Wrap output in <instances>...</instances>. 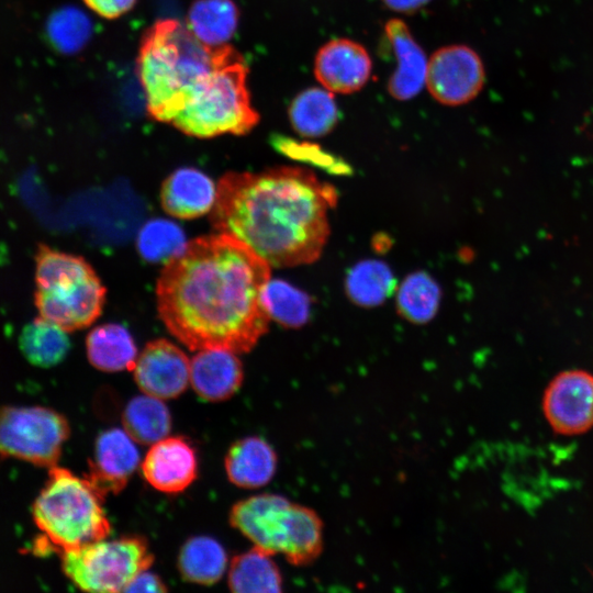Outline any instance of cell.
Returning <instances> with one entry per match:
<instances>
[{
	"instance_id": "836d02e7",
	"label": "cell",
	"mask_w": 593,
	"mask_h": 593,
	"mask_svg": "<svg viewBox=\"0 0 593 593\" xmlns=\"http://www.w3.org/2000/svg\"><path fill=\"white\" fill-rule=\"evenodd\" d=\"M168 591L164 581L148 569L139 572L124 589L123 592H166Z\"/></svg>"
},
{
	"instance_id": "e0dca14e",
	"label": "cell",
	"mask_w": 593,
	"mask_h": 593,
	"mask_svg": "<svg viewBox=\"0 0 593 593\" xmlns=\"http://www.w3.org/2000/svg\"><path fill=\"white\" fill-rule=\"evenodd\" d=\"M384 32L398 60V67L388 82V91L396 100L412 99L421 92L426 81V55L402 20H389Z\"/></svg>"
},
{
	"instance_id": "6da1fadb",
	"label": "cell",
	"mask_w": 593,
	"mask_h": 593,
	"mask_svg": "<svg viewBox=\"0 0 593 593\" xmlns=\"http://www.w3.org/2000/svg\"><path fill=\"white\" fill-rule=\"evenodd\" d=\"M270 265L240 239L225 234L187 243L157 281L160 318L191 350L249 351L270 317L260 301Z\"/></svg>"
},
{
	"instance_id": "52a82bcc",
	"label": "cell",
	"mask_w": 593,
	"mask_h": 593,
	"mask_svg": "<svg viewBox=\"0 0 593 593\" xmlns=\"http://www.w3.org/2000/svg\"><path fill=\"white\" fill-rule=\"evenodd\" d=\"M35 305L40 316L72 332L101 314L105 288L81 257L41 244L35 256Z\"/></svg>"
},
{
	"instance_id": "44dd1931",
	"label": "cell",
	"mask_w": 593,
	"mask_h": 593,
	"mask_svg": "<svg viewBox=\"0 0 593 593\" xmlns=\"http://www.w3.org/2000/svg\"><path fill=\"white\" fill-rule=\"evenodd\" d=\"M238 16L232 0H197L189 9L187 26L203 44L221 47L234 36Z\"/></svg>"
},
{
	"instance_id": "4fadbf2b",
	"label": "cell",
	"mask_w": 593,
	"mask_h": 593,
	"mask_svg": "<svg viewBox=\"0 0 593 593\" xmlns=\"http://www.w3.org/2000/svg\"><path fill=\"white\" fill-rule=\"evenodd\" d=\"M138 463L139 454L133 438L124 429L111 428L98 436L85 477L105 497L126 486Z\"/></svg>"
},
{
	"instance_id": "f1b7e54d",
	"label": "cell",
	"mask_w": 593,
	"mask_h": 593,
	"mask_svg": "<svg viewBox=\"0 0 593 593\" xmlns=\"http://www.w3.org/2000/svg\"><path fill=\"white\" fill-rule=\"evenodd\" d=\"M440 289L435 280L424 272L407 277L398 293L400 313L409 321L425 323L432 320L438 309Z\"/></svg>"
},
{
	"instance_id": "603a6c76",
	"label": "cell",
	"mask_w": 593,
	"mask_h": 593,
	"mask_svg": "<svg viewBox=\"0 0 593 593\" xmlns=\"http://www.w3.org/2000/svg\"><path fill=\"white\" fill-rule=\"evenodd\" d=\"M227 567V555L223 546L209 536L188 539L178 556L181 577L191 583L211 585L216 583Z\"/></svg>"
},
{
	"instance_id": "7c38bea8",
	"label": "cell",
	"mask_w": 593,
	"mask_h": 593,
	"mask_svg": "<svg viewBox=\"0 0 593 593\" xmlns=\"http://www.w3.org/2000/svg\"><path fill=\"white\" fill-rule=\"evenodd\" d=\"M137 387L161 400L179 396L190 382V360L167 339L147 343L133 368Z\"/></svg>"
},
{
	"instance_id": "2e32d148",
	"label": "cell",
	"mask_w": 593,
	"mask_h": 593,
	"mask_svg": "<svg viewBox=\"0 0 593 593\" xmlns=\"http://www.w3.org/2000/svg\"><path fill=\"white\" fill-rule=\"evenodd\" d=\"M244 370L235 353L201 349L190 361V384L203 400L221 402L240 388Z\"/></svg>"
},
{
	"instance_id": "8992f818",
	"label": "cell",
	"mask_w": 593,
	"mask_h": 593,
	"mask_svg": "<svg viewBox=\"0 0 593 593\" xmlns=\"http://www.w3.org/2000/svg\"><path fill=\"white\" fill-rule=\"evenodd\" d=\"M247 66L231 46L191 92L171 124L187 135L247 134L259 121L246 86Z\"/></svg>"
},
{
	"instance_id": "9c48e42d",
	"label": "cell",
	"mask_w": 593,
	"mask_h": 593,
	"mask_svg": "<svg viewBox=\"0 0 593 593\" xmlns=\"http://www.w3.org/2000/svg\"><path fill=\"white\" fill-rule=\"evenodd\" d=\"M70 435L68 421L44 406L0 409V456L40 467L57 463Z\"/></svg>"
},
{
	"instance_id": "d6a6232c",
	"label": "cell",
	"mask_w": 593,
	"mask_h": 593,
	"mask_svg": "<svg viewBox=\"0 0 593 593\" xmlns=\"http://www.w3.org/2000/svg\"><path fill=\"white\" fill-rule=\"evenodd\" d=\"M83 2L98 15L115 19L128 12L136 0H83Z\"/></svg>"
},
{
	"instance_id": "7402d4cb",
	"label": "cell",
	"mask_w": 593,
	"mask_h": 593,
	"mask_svg": "<svg viewBox=\"0 0 593 593\" xmlns=\"http://www.w3.org/2000/svg\"><path fill=\"white\" fill-rule=\"evenodd\" d=\"M271 557L255 546L235 556L228 569L230 590L236 593L281 592V572Z\"/></svg>"
},
{
	"instance_id": "5b68a950",
	"label": "cell",
	"mask_w": 593,
	"mask_h": 593,
	"mask_svg": "<svg viewBox=\"0 0 593 593\" xmlns=\"http://www.w3.org/2000/svg\"><path fill=\"white\" fill-rule=\"evenodd\" d=\"M104 499L86 477L51 467L32 508L46 546L60 553L107 538L111 523L103 510Z\"/></svg>"
},
{
	"instance_id": "cb8c5ba5",
	"label": "cell",
	"mask_w": 593,
	"mask_h": 593,
	"mask_svg": "<svg viewBox=\"0 0 593 593\" xmlns=\"http://www.w3.org/2000/svg\"><path fill=\"white\" fill-rule=\"evenodd\" d=\"M288 113L295 132L306 137L324 136L338 122V108L332 92L325 88H309L300 92Z\"/></svg>"
},
{
	"instance_id": "30bf717a",
	"label": "cell",
	"mask_w": 593,
	"mask_h": 593,
	"mask_svg": "<svg viewBox=\"0 0 593 593\" xmlns=\"http://www.w3.org/2000/svg\"><path fill=\"white\" fill-rule=\"evenodd\" d=\"M484 77L483 64L473 49L465 45H450L432 55L425 82L438 102L460 105L479 94Z\"/></svg>"
},
{
	"instance_id": "9a60e30c",
	"label": "cell",
	"mask_w": 593,
	"mask_h": 593,
	"mask_svg": "<svg viewBox=\"0 0 593 593\" xmlns=\"http://www.w3.org/2000/svg\"><path fill=\"white\" fill-rule=\"evenodd\" d=\"M142 472L145 480L160 492H182L197 478L195 451L182 437H165L147 451Z\"/></svg>"
},
{
	"instance_id": "ac0fdd59",
	"label": "cell",
	"mask_w": 593,
	"mask_h": 593,
	"mask_svg": "<svg viewBox=\"0 0 593 593\" xmlns=\"http://www.w3.org/2000/svg\"><path fill=\"white\" fill-rule=\"evenodd\" d=\"M216 188L202 171L184 167L164 181L160 200L164 210L180 219H194L213 209Z\"/></svg>"
},
{
	"instance_id": "e575fe53",
	"label": "cell",
	"mask_w": 593,
	"mask_h": 593,
	"mask_svg": "<svg viewBox=\"0 0 593 593\" xmlns=\"http://www.w3.org/2000/svg\"><path fill=\"white\" fill-rule=\"evenodd\" d=\"M430 0H382L392 11L412 14L426 5Z\"/></svg>"
},
{
	"instance_id": "d4e9b609",
	"label": "cell",
	"mask_w": 593,
	"mask_h": 593,
	"mask_svg": "<svg viewBox=\"0 0 593 593\" xmlns=\"http://www.w3.org/2000/svg\"><path fill=\"white\" fill-rule=\"evenodd\" d=\"M122 424L134 441L153 445L169 434L171 415L161 399L144 393L127 403Z\"/></svg>"
},
{
	"instance_id": "277c9868",
	"label": "cell",
	"mask_w": 593,
	"mask_h": 593,
	"mask_svg": "<svg viewBox=\"0 0 593 593\" xmlns=\"http://www.w3.org/2000/svg\"><path fill=\"white\" fill-rule=\"evenodd\" d=\"M231 525L255 547L283 555L294 566L312 563L323 550V523L312 508L265 493L232 506Z\"/></svg>"
},
{
	"instance_id": "ba28073f",
	"label": "cell",
	"mask_w": 593,
	"mask_h": 593,
	"mask_svg": "<svg viewBox=\"0 0 593 593\" xmlns=\"http://www.w3.org/2000/svg\"><path fill=\"white\" fill-rule=\"evenodd\" d=\"M65 575L87 592H123L153 561L147 541L139 536L100 539L60 552Z\"/></svg>"
},
{
	"instance_id": "4dcf8cb0",
	"label": "cell",
	"mask_w": 593,
	"mask_h": 593,
	"mask_svg": "<svg viewBox=\"0 0 593 593\" xmlns=\"http://www.w3.org/2000/svg\"><path fill=\"white\" fill-rule=\"evenodd\" d=\"M92 32L90 18L75 7L60 9L48 23L51 42L58 51L67 54L82 49L90 41Z\"/></svg>"
},
{
	"instance_id": "8fae6325",
	"label": "cell",
	"mask_w": 593,
	"mask_h": 593,
	"mask_svg": "<svg viewBox=\"0 0 593 593\" xmlns=\"http://www.w3.org/2000/svg\"><path fill=\"white\" fill-rule=\"evenodd\" d=\"M542 413L559 435H580L593 427V374L570 369L555 376L542 396Z\"/></svg>"
},
{
	"instance_id": "1f68e13d",
	"label": "cell",
	"mask_w": 593,
	"mask_h": 593,
	"mask_svg": "<svg viewBox=\"0 0 593 593\" xmlns=\"http://www.w3.org/2000/svg\"><path fill=\"white\" fill-rule=\"evenodd\" d=\"M271 144L280 153L301 161H307L336 174H347L348 166L317 145L301 143L284 136H273Z\"/></svg>"
},
{
	"instance_id": "3957f363",
	"label": "cell",
	"mask_w": 593,
	"mask_h": 593,
	"mask_svg": "<svg viewBox=\"0 0 593 593\" xmlns=\"http://www.w3.org/2000/svg\"><path fill=\"white\" fill-rule=\"evenodd\" d=\"M227 48L228 45L210 47L203 44L187 25L176 20L156 22L145 33L137 59L149 114L171 123Z\"/></svg>"
},
{
	"instance_id": "4316f807",
	"label": "cell",
	"mask_w": 593,
	"mask_h": 593,
	"mask_svg": "<svg viewBox=\"0 0 593 593\" xmlns=\"http://www.w3.org/2000/svg\"><path fill=\"white\" fill-rule=\"evenodd\" d=\"M395 279L390 268L379 260H363L347 276L346 288L350 299L363 306L382 303L394 290Z\"/></svg>"
},
{
	"instance_id": "f546056e",
	"label": "cell",
	"mask_w": 593,
	"mask_h": 593,
	"mask_svg": "<svg viewBox=\"0 0 593 593\" xmlns=\"http://www.w3.org/2000/svg\"><path fill=\"white\" fill-rule=\"evenodd\" d=\"M183 231L176 223L165 219L148 221L137 236L141 256L152 262H168L186 247Z\"/></svg>"
},
{
	"instance_id": "7a4b0ae2",
	"label": "cell",
	"mask_w": 593,
	"mask_h": 593,
	"mask_svg": "<svg viewBox=\"0 0 593 593\" xmlns=\"http://www.w3.org/2000/svg\"><path fill=\"white\" fill-rule=\"evenodd\" d=\"M335 189L300 167L227 172L217 183L211 223L251 247L270 266L317 259L329 234Z\"/></svg>"
},
{
	"instance_id": "ffe728a7",
	"label": "cell",
	"mask_w": 593,
	"mask_h": 593,
	"mask_svg": "<svg viewBox=\"0 0 593 593\" xmlns=\"http://www.w3.org/2000/svg\"><path fill=\"white\" fill-rule=\"evenodd\" d=\"M90 363L105 372L133 370L137 348L130 332L120 324H103L93 328L86 339Z\"/></svg>"
},
{
	"instance_id": "5bb4252c",
	"label": "cell",
	"mask_w": 593,
	"mask_h": 593,
	"mask_svg": "<svg viewBox=\"0 0 593 593\" xmlns=\"http://www.w3.org/2000/svg\"><path fill=\"white\" fill-rule=\"evenodd\" d=\"M371 68L366 48L348 38L327 42L314 60V75L323 88L343 94L360 90L367 83Z\"/></svg>"
},
{
	"instance_id": "484cf974",
	"label": "cell",
	"mask_w": 593,
	"mask_h": 593,
	"mask_svg": "<svg viewBox=\"0 0 593 593\" xmlns=\"http://www.w3.org/2000/svg\"><path fill=\"white\" fill-rule=\"evenodd\" d=\"M67 333L42 316L24 326L19 344L23 356L34 366L49 368L64 360L70 349Z\"/></svg>"
},
{
	"instance_id": "83f0119b",
	"label": "cell",
	"mask_w": 593,
	"mask_h": 593,
	"mask_svg": "<svg viewBox=\"0 0 593 593\" xmlns=\"http://www.w3.org/2000/svg\"><path fill=\"white\" fill-rule=\"evenodd\" d=\"M260 301L268 316L287 327H299L310 316L309 296L282 280H269L262 289Z\"/></svg>"
},
{
	"instance_id": "d6986e66",
	"label": "cell",
	"mask_w": 593,
	"mask_h": 593,
	"mask_svg": "<svg viewBox=\"0 0 593 593\" xmlns=\"http://www.w3.org/2000/svg\"><path fill=\"white\" fill-rule=\"evenodd\" d=\"M277 463L275 449L257 436L235 441L224 460L228 480L244 489H257L269 483L276 473Z\"/></svg>"
}]
</instances>
